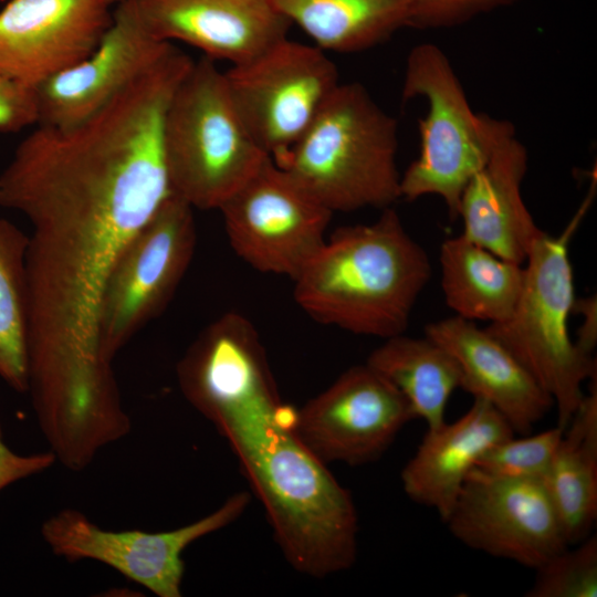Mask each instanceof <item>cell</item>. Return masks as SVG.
<instances>
[{"mask_svg":"<svg viewBox=\"0 0 597 597\" xmlns=\"http://www.w3.org/2000/svg\"><path fill=\"white\" fill-rule=\"evenodd\" d=\"M398 126L360 83H339L277 163L334 212L385 209L400 198Z\"/></svg>","mask_w":597,"mask_h":597,"instance_id":"cell-3","label":"cell"},{"mask_svg":"<svg viewBox=\"0 0 597 597\" xmlns=\"http://www.w3.org/2000/svg\"><path fill=\"white\" fill-rule=\"evenodd\" d=\"M29 235L0 218V377L15 391L27 392Z\"/></svg>","mask_w":597,"mask_h":597,"instance_id":"cell-23","label":"cell"},{"mask_svg":"<svg viewBox=\"0 0 597 597\" xmlns=\"http://www.w3.org/2000/svg\"><path fill=\"white\" fill-rule=\"evenodd\" d=\"M544 481L567 544L590 535L597 519V375L564 429Z\"/></svg>","mask_w":597,"mask_h":597,"instance_id":"cell-19","label":"cell"},{"mask_svg":"<svg viewBox=\"0 0 597 597\" xmlns=\"http://www.w3.org/2000/svg\"><path fill=\"white\" fill-rule=\"evenodd\" d=\"M172 48L147 33L118 3L97 46L34 88L36 124L67 128L86 121Z\"/></svg>","mask_w":597,"mask_h":597,"instance_id":"cell-14","label":"cell"},{"mask_svg":"<svg viewBox=\"0 0 597 597\" xmlns=\"http://www.w3.org/2000/svg\"><path fill=\"white\" fill-rule=\"evenodd\" d=\"M163 145L171 192L201 210L219 209L269 158L238 115L224 72L205 55L168 104Z\"/></svg>","mask_w":597,"mask_h":597,"instance_id":"cell-5","label":"cell"},{"mask_svg":"<svg viewBox=\"0 0 597 597\" xmlns=\"http://www.w3.org/2000/svg\"><path fill=\"white\" fill-rule=\"evenodd\" d=\"M224 77L242 123L275 163L302 137L341 83L324 50L289 38L231 65Z\"/></svg>","mask_w":597,"mask_h":597,"instance_id":"cell-8","label":"cell"},{"mask_svg":"<svg viewBox=\"0 0 597 597\" xmlns=\"http://www.w3.org/2000/svg\"><path fill=\"white\" fill-rule=\"evenodd\" d=\"M103 1L111 7L112 4H118L123 0H103Z\"/></svg>","mask_w":597,"mask_h":597,"instance_id":"cell-30","label":"cell"},{"mask_svg":"<svg viewBox=\"0 0 597 597\" xmlns=\"http://www.w3.org/2000/svg\"><path fill=\"white\" fill-rule=\"evenodd\" d=\"M563 432L556 425L535 434H514L486 450L475 468L493 475L544 480Z\"/></svg>","mask_w":597,"mask_h":597,"instance_id":"cell-25","label":"cell"},{"mask_svg":"<svg viewBox=\"0 0 597 597\" xmlns=\"http://www.w3.org/2000/svg\"><path fill=\"white\" fill-rule=\"evenodd\" d=\"M56 462L50 451L19 454L11 450L2 438L0 428V492L9 485L46 471Z\"/></svg>","mask_w":597,"mask_h":597,"instance_id":"cell-28","label":"cell"},{"mask_svg":"<svg viewBox=\"0 0 597 597\" xmlns=\"http://www.w3.org/2000/svg\"><path fill=\"white\" fill-rule=\"evenodd\" d=\"M526 170L527 150L513 124L498 118L490 158L465 186L458 211L465 238L522 265L543 232L522 197Z\"/></svg>","mask_w":597,"mask_h":597,"instance_id":"cell-16","label":"cell"},{"mask_svg":"<svg viewBox=\"0 0 597 597\" xmlns=\"http://www.w3.org/2000/svg\"><path fill=\"white\" fill-rule=\"evenodd\" d=\"M320 49L359 52L410 24L409 0H274Z\"/></svg>","mask_w":597,"mask_h":597,"instance_id":"cell-22","label":"cell"},{"mask_svg":"<svg viewBox=\"0 0 597 597\" xmlns=\"http://www.w3.org/2000/svg\"><path fill=\"white\" fill-rule=\"evenodd\" d=\"M572 313L582 315L583 322L577 331L575 344L587 355H594L597 345V298L596 294L575 297Z\"/></svg>","mask_w":597,"mask_h":597,"instance_id":"cell-29","label":"cell"},{"mask_svg":"<svg viewBox=\"0 0 597 597\" xmlns=\"http://www.w3.org/2000/svg\"><path fill=\"white\" fill-rule=\"evenodd\" d=\"M594 191L595 187L558 235L543 231L534 240L523 265V285L512 314L484 327L552 398L557 426L563 429L584 398V383L597 375L594 355L583 353L568 331L576 297L569 242L593 201Z\"/></svg>","mask_w":597,"mask_h":597,"instance_id":"cell-4","label":"cell"},{"mask_svg":"<svg viewBox=\"0 0 597 597\" xmlns=\"http://www.w3.org/2000/svg\"><path fill=\"white\" fill-rule=\"evenodd\" d=\"M551 556L536 569L527 597H596L597 537L588 535Z\"/></svg>","mask_w":597,"mask_h":597,"instance_id":"cell-24","label":"cell"},{"mask_svg":"<svg viewBox=\"0 0 597 597\" xmlns=\"http://www.w3.org/2000/svg\"><path fill=\"white\" fill-rule=\"evenodd\" d=\"M249 503V493L238 492L210 514L165 532L105 530L83 512L67 507L50 515L40 533L59 557L71 562L95 561L158 597H180L186 548L234 522Z\"/></svg>","mask_w":597,"mask_h":597,"instance_id":"cell-9","label":"cell"},{"mask_svg":"<svg viewBox=\"0 0 597 597\" xmlns=\"http://www.w3.org/2000/svg\"><path fill=\"white\" fill-rule=\"evenodd\" d=\"M425 336L447 349L461 371V389L494 407L515 433H530L554 407L523 365L485 328L451 316L425 326Z\"/></svg>","mask_w":597,"mask_h":597,"instance_id":"cell-17","label":"cell"},{"mask_svg":"<svg viewBox=\"0 0 597 597\" xmlns=\"http://www.w3.org/2000/svg\"><path fill=\"white\" fill-rule=\"evenodd\" d=\"M36 122L34 88L23 86L0 74V132L15 133Z\"/></svg>","mask_w":597,"mask_h":597,"instance_id":"cell-27","label":"cell"},{"mask_svg":"<svg viewBox=\"0 0 597 597\" xmlns=\"http://www.w3.org/2000/svg\"><path fill=\"white\" fill-rule=\"evenodd\" d=\"M366 364L399 390L413 419H421L427 429H436L446 421L448 401L461 388V371L441 345L427 336L399 334L386 338Z\"/></svg>","mask_w":597,"mask_h":597,"instance_id":"cell-21","label":"cell"},{"mask_svg":"<svg viewBox=\"0 0 597 597\" xmlns=\"http://www.w3.org/2000/svg\"><path fill=\"white\" fill-rule=\"evenodd\" d=\"M151 36L190 44L214 61L244 63L287 38L274 0H123Z\"/></svg>","mask_w":597,"mask_h":597,"instance_id":"cell-15","label":"cell"},{"mask_svg":"<svg viewBox=\"0 0 597 597\" xmlns=\"http://www.w3.org/2000/svg\"><path fill=\"white\" fill-rule=\"evenodd\" d=\"M430 276L426 250L388 207L326 238L293 280L294 300L318 323L386 339L406 332Z\"/></svg>","mask_w":597,"mask_h":597,"instance_id":"cell-2","label":"cell"},{"mask_svg":"<svg viewBox=\"0 0 597 597\" xmlns=\"http://www.w3.org/2000/svg\"><path fill=\"white\" fill-rule=\"evenodd\" d=\"M520 0H409L410 24L418 29H446L467 23L482 14Z\"/></svg>","mask_w":597,"mask_h":597,"instance_id":"cell-26","label":"cell"},{"mask_svg":"<svg viewBox=\"0 0 597 597\" xmlns=\"http://www.w3.org/2000/svg\"><path fill=\"white\" fill-rule=\"evenodd\" d=\"M218 210L239 258L292 280L325 242L333 216L270 157Z\"/></svg>","mask_w":597,"mask_h":597,"instance_id":"cell-10","label":"cell"},{"mask_svg":"<svg viewBox=\"0 0 597 597\" xmlns=\"http://www.w3.org/2000/svg\"><path fill=\"white\" fill-rule=\"evenodd\" d=\"M193 208L171 193L133 235L104 285L97 320L100 352L117 353L172 300L193 258Z\"/></svg>","mask_w":597,"mask_h":597,"instance_id":"cell-7","label":"cell"},{"mask_svg":"<svg viewBox=\"0 0 597 597\" xmlns=\"http://www.w3.org/2000/svg\"><path fill=\"white\" fill-rule=\"evenodd\" d=\"M401 95L423 97L428 111L419 119V155L400 176V198L437 196L454 221L465 186L490 158L498 118L472 109L449 57L433 43L410 50Z\"/></svg>","mask_w":597,"mask_h":597,"instance_id":"cell-6","label":"cell"},{"mask_svg":"<svg viewBox=\"0 0 597 597\" xmlns=\"http://www.w3.org/2000/svg\"><path fill=\"white\" fill-rule=\"evenodd\" d=\"M112 20L103 0H10L0 10V74L35 88L85 59Z\"/></svg>","mask_w":597,"mask_h":597,"instance_id":"cell-13","label":"cell"},{"mask_svg":"<svg viewBox=\"0 0 597 597\" xmlns=\"http://www.w3.org/2000/svg\"><path fill=\"white\" fill-rule=\"evenodd\" d=\"M441 289L457 316L499 323L507 320L519 300L524 268L502 259L462 233L440 247Z\"/></svg>","mask_w":597,"mask_h":597,"instance_id":"cell-20","label":"cell"},{"mask_svg":"<svg viewBox=\"0 0 597 597\" xmlns=\"http://www.w3.org/2000/svg\"><path fill=\"white\" fill-rule=\"evenodd\" d=\"M413 419L399 390L368 364L350 367L296 410V428L324 463L377 460Z\"/></svg>","mask_w":597,"mask_h":597,"instance_id":"cell-12","label":"cell"},{"mask_svg":"<svg viewBox=\"0 0 597 597\" xmlns=\"http://www.w3.org/2000/svg\"><path fill=\"white\" fill-rule=\"evenodd\" d=\"M443 523L467 547L532 569L568 546L542 479L474 468Z\"/></svg>","mask_w":597,"mask_h":597,"instance_id":"cell-11","label":"cell"},{"mask_svg":"<svg viewBox=\"0 0 597 597\" xmlns=\"http://www.w3.org/2000/svg\"><path fill=\"white\" fill-rule=\"evenodd\" d=\"M176 374L184 397L239 459L290 565L312 577L350 568L358 533L352 494L300 437L254 325L238 312L219 316Z\"/></svg>","mask_w":597,"mask_h":597,"instance_id":"cell-1","label":"cell"},{"mask_svg":"<svg viewBox=\"0 0 597 597\" xmlns=\"http://www.w3.org/2000/svg\"><path fill=\"white\" fill-rule=\"evenodd\" d=\"M514 434L494 407L474 398L457 420L427 429L401 471L404 492L415 503L434 510L444 522L480 458L492 446Z\"/></svg>","mask_w":597,"mask_h":597,"instance_id":"cell-18","label":"cell"}]
</instances>
